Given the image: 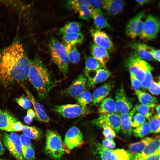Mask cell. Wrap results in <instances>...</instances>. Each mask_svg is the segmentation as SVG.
I'll use <instances>...</instances> for the list:
<instances>
[{
	"label": "cell",
	"instance_id": "ab89813d",
	"mask_svg": "<svg viewBox=\"0 0 160 160\" xmlns=\"http://www.w3.org/2000/svg\"><path fill=\"white\" fill-rule=\"evenodd\" d=\"M15 100L17 103L20 106L25 109H30L32 106L31 101L28 97L22 95L19 98H16Z\"/></svg>",
	"mask_w": 160,
	"mask_h": 160
},
{
	"label": "cell",
	"instance_id": "4dcf8cb0",
	"mask_svg": "<svg viewBox=\"0 0 160 160\" xmlns=\"http://www.w3.org/2000/svg\"><path fill=\"white\" fill-rule=\"evenodd\" d=\"M135 93L141 104L149 105H156L158 102L156 97L145 92L139 90L135 91Z\"/></svg>",
	"mask_w": 160,
	"mask_h": 160
},
{
	"label": "cell",
	"instance_id": "30bf717a",
	"mask_svg": "<svg viewBox=\"0 0 160 160\" xmlns=\"http://www.w3.org/2000/svg\"><path fill=\"white\" fill-rule=\"evenodd\" d=\"M115 102L116 113L119 115L129 112L132 108V100L127 96L123 83L116 92Z\"/></svg>",
	"mask_w": 160,
	"mask_h": 160
},
{
	"label": "cell",
	"instance_id": "f1b7e54d",
	"mask_svg": "<svg viewBox=\"0 0 160 160\" xmlns=\"http://www.w3.org/2000/svg\"><path fill=\"white\" fill-rule=\"evenodd\" d=\"M63 40L65 44L75 46L81 44L84 39V36L81 32L68 33L63 35Z\"/></svg>",
	"mask_w": 160,
	"mask_h": 160
},
{
	"label": "cell",
	"instance_id": "db71d44e",
	"mask_svg": "<svg viewBox=\"0 0 160 160\" xmlns=\"http://www.w3.org/2000/svg\"><path fill=\"white\" fill-rule=\"evenodd\" d=\"M151 1L150 0H136V3L139 5H142L150 3Z\"/></svg>",
	"mask_w": 160,
	"mask_h": 160
},
{
	"label": "cell",
	"instance_id": "6f0895ef",
	"mask_svg": "<svg viewBox=\"0 0 160 160\" xmlns=\"http://www.w3.org/2000/svg\"><path fill=\"white\" fill-rule=\"evenodd\" d=\"M155 108L156 109V111L157 112V115L159 118H160V105L158 104L155 106Z\"/></svg>",
	"mask_w": 160,
	"mask_h": 160
},
{
	"label": "cell",
	"instance_id": "f35d334b",
	"mask_svg": "<svg viewBox=\"0 0 160 160\" xmlns=\"http://www.w3.org/2000/svg\"><path fill=\"white\" fill-rule=\"evenodd\" d=\"M153 69V68L151 65L146 70L144 79L141 83L142 88L145 89H148L153 80V78L151 73Z\"/></svg>",
	"mask_w": 160,
	"mask_h": 160
},
{
	"label": "cell",
	"instance_id": "11a10c76",
	"mask_svg": "<svg viewBox=\"0 0 160 160\" xmlns=\"http://www.w3.org/2000/svg\"><path fill=\"white\" fill-rule=\"evenodd\" d=\"M5 149L1 141V137L0 135V156L4 154Z\"/></svg>",
	"mask_w": 160,
	"mask_h": 160
},
{
	"label": "cell",
	"instance_id": "f546056e",
	"mask_svg": "<svg viewBox=\"0 0 160 160\" xmlns=\"http://www.w3.org/2000/svg\"><path fill=\"white\" fill-rule=\"evenodd\" d=\"M84 73L86 77L89 76V73L92 71H95L101 69L106 68L98 60L92 57L88 56L85 60Z\"/></svg>",
	"mask_w": 160,
	"mask_h": 160
},
{
	"label": "cell",
	"instance_id": "ee69618b",
	"mask_svg": "<svg viewBox=\"0 0 160 160\" xmlns=\"http://www.w3.org/2000/svg\"><path fill=\"white\" fill-rule=\"evenodd\" d=\"M130 77L131 86L135 91L140 90L142 88L140 81L132 73H130Z\"/></svg>",
	"mask_w": 160,
	"mask_h": 160
},
{
	"label": "cell",
	"instance_id": "9f6ffc18",
	"mask_svg": "<svg viewBox=\"0 0 160 160\" xmlns=\"http://www.w3.org/2000/svg\"><path fill=\"white\" fill-rule=\"evenodd\" d=\"M24 120L25 123L28 124H30L32 122L33 119L30 118L26 115L24 118Z\"/></svg>",
	"mask_w": 160,
	"mask_h": 160
},
{
	"label": "cell",
	"instance_id": "3957f363",
	"mask_svg": "<svg viewBox=\"0 0 160 160\" xmlns=\"http://www.w3.org/2000/svg\"><path fill=\"white\" fill-rule=\"evenodd\" d=\"M49 47L52 60L60 71L66 76L69 71L70 62L64 45L53 38L50 41Z\"/></svg>",
	"mask_w": 160,
	"mask_h": 160
},
{
	"label": "cell",
	"instance_id": "74e56055",
	"mask_svg": "<svg viewBox=\"0 0 160 160\" xmlns=\"http://www.w3.org/2000/svg\"><path fill=\"white\" fill-rule=\"evenodd\" d=\"M150 133H158L160 132V118L156 115L148 119Z\"/></svg>",
	"mask_w": 160,
	"mask_h": 160
},
{
	"label": "cell",
	"instance_id": "52a82bcc",
	"mask_svg": "<svg viewBox=\"0 0 160 160\" xmlns=\"http://www.w3.org/2000/svg\"><path fill=\"white\" fill-rule=\"evenodd\" d=\"M160 20L157 17L148 15L144 21L143 29L139 36L146 41L154 39L157 37L160 30Z\"/></svg>",
	"mask_w": 160,
	"mask_h": 160
},
{
	"label": "cell",
	"instance_id": "7dc6e473",
	"mask_svg": "<svg viewBox=\"0 0 160 160\" xmlns=\"http://www.w3.org/2000/svg\"><path fill=\"white\" fill-rule=\"evenodd\" d=\"M103 135L107 139H113L116 136V134L114 130L108 127L103 128Z\"/></svg>",
	"mask_w": 160,
	"mask_h": 160
},
{
	"label": "cell",
	"instance_id": "91938a15",
	"mask_svg": "<svg viewBox=\"0 0 160 160\" xmlns=\"http://www.w3.org/2000/svg\"><path fill=\"white\" fill-rule=\"evenodd\" d=\"M0 160H5L0 158Z\"/></svg>",
	"mask_w": 160,
	"mask_h": 160
},
{
	"label": "cell",
	"instance_id": "60d3db41",
	"mask_svg": "<svg viewBox=\"0 0 160 160\" xmlns=\"http://www.w3.org/2000/svg\"><path fill=\"white\" fill-rule=\"evenodd\" d=\"M145 121V118L143 116L138 112H135L132 119V127L135 128L137 127Z\"/></svg>",
	"mask_w": 160,
	"mask_h": 160
},
{
	"label": "cell",
	"instance_id": "2e32d148",
	"mask_svg": "<svg viewBox=\"0 0 160 160\" xmlns=\"http://www.w3.org/2000/svg\"><path fill=\"white\" fill-rule=\"evenodd\" d=\"M27 95L28 97L31 101L34 109L36 117L38 121L44 123H47L50 118L47 115L43 105L37 102L32 94L23 85L19 83Z\"/></svg>",
	"mask_w": 160,
	"mask_h": 160
},
{
	"label": "cell",
	"instance_id": "f5cc1de1",
	"mask_svg": "<svg viewBox=\"0 0 160 160\" xmlns=\"http://www.w3.org/2000/svg\"><path fill=\"white\" fill-rule=\"evenodd\" d=\"M26 114V116L33 119L36 116L34 111L31 109H28Z\"/></svg>",
	"mask_w": 160,
	"mask_h": 160
},
{
	"label": "cell",
	"instance_id": "8fae6325",
	"mask_svg": "<svg viewBox=\"0 0 160 160\" xmlns=\"http://www.w3.org/2000/svg\"><path fill=\"white\" fill-rule=\"evenodd\" d=\"M92 124L100 128L109 127L117 132L121 129L120 116L116 113L101 115L94 119Z\"/></svg>",
	"mask_w": 160,
	"mask_h": 160
},
{
	"label": "cell",
	"instance_id": "8992f818",
	"mask_svg": "<svg viewBox=\"0 0 160 160\" xmlns=\"http://www.w3.org/2000/svg\"><path fill=\"white\" fill-rule=\"evenodd\" d=\"M2 139L4 146L12 156L17 160H25L20 136L17 133H4Z\"/></svg>",
	"mask_w": 160,
	"mask_h": 160
},
{
	"label": "cell",
	"instance_id": "4316f807",
	"mask_svg": "<svg viewBox=\"0 0 160 160\" xmlns=\"http://www.w3.org/2000/svg\"><path fill=\"white\" fill-rule=\"evenodd\" d=\"M98 112L101 115L116 113L115 101L110 97H106L100 102Z\"/></svg>",
	"mask_w": 160,
	"mask_h": 160
},
{
	"label": "cell",
	"instance_id": "83f0119b",
	"mask_svg": "<svg viewBox=\"0 0 160 160\" xmlns=\"http://www.w3.org/2000/svg\"><path fill=\"white\" fill-rule=\"evenodd\" d=\"M153 139V138L147 137L139 142L130 144L128 146L129 152L134 157L136 155L141 152Z\"/></svg>",
	"mask_w": 160,
	"mask_h": 160
},
{
	"label": "cell",
	"instance_id": "8d00e7d4",
	"mask_svg": "<svg viewBox=\"0 0 160 160\" xmlns=\"http://www.w3.org/2000/svg\"><path fill=\"white\" fill-rule=\"evenodd\" d=\"M134 135L137 137H142L150 133V128L148 124L145 121L139 127L135 128L133 130Z\"/></svg>",
	"mask_w": 160,
	"mask_h": 160
},
{
	"label": "cell",
	"instance_id": "ffe728a7",
	"mask_svg": "<svg viewBox=\"0 0 160 160\" xmlns=\"http://www.w3.org/2000/svg\"><path fill=\"white\" fill-rule=\"evenodd\" d=\"M113 84L110 82H107L96 89L92 95V105H95L100 103L109 94Z\"/></svg>",
	"mask_w": 160,
	"mask_h": 160
},
{
	"label": "cell",
	"instance_id": "b9f144b4",
	"mask_svg": "<svg viewBox=\"0 0 160 160\" xmlns=\"http://www.w3.org/2000/svg\"><path fill=\"white\" fill-rule=\"evenodd\" d=\"M22 153L24 158L27 160H34L35 159V152L32 145L22 150Z\"/></svg>",
	"mask_w": 160,
	"mask_h": 160
},
{
	"label": "cell",
	"instance_id": "e575fe53",
	"mask_svg": "<svg viewBox=\"0 0 160 160\" xmlns=\"http://www.w3.org/2000/svg\"><path fill=\"white\" fill-rule=\"evenodd\" d=\"M156 105H146L141 104L136 105L135 108L136 111L148 120L152 116L154 108Z\"/></svg>",
	"mask_w": 160,
	"mask_h": 160
},
{
	"label": "cell",
	"instance_id": "5b68a950",
	"mask_svg": "<svg viewBox=\"0 0 160 160\" xmlns=\"http://www.w3.org/2000/svg\"><path fill=\"white\" fill-rule=\"evenodd\" d=\"M126 64L129 73L134 75L141 83L144 79L146 70L151 65L141 58L134 51L130 53Z\"/></svg>",
	"mask_w": 160,
	"mask_h": 160
},
{
	"label": "cell",
	"instance_id": "1f68e13d",
	"mask_svg": "<svg viewBox=\"0 0 160 160\" xmlns=\"http://www.w3.org/2000/svg\"><path fill=\"white\" fill-rule=\"evenodd\" d=\"M81 24L79 22H72L65 25L59 30V33L63 35L80 31Z\"/></svg>",
	"mask_w": 160,
	"mask_h": 160
},
{
	"label": "cell",
	"instance_id": "4fadbf2b",
	"mask_svg": "<svg viewBox=\"0 0 160 160\" xmlns=\"http://www.w3.org/2000/svg\"><path fill=\"white\" fill-rule=\"evenodd\" d=\"M66 5L68 9L76 12L81 19L89 20L92 18V8L88 0H69Z\"/></svg>",
	"mask_w": 160,
	"mask_h": 160
},
{
	"label": "cell",
	"instance_id": "d590c367",
	"mask_svg": "<svg viewBox=\"0 0 160 160\" xmlns=\"http://www.w3.org/2000/svg\"><path fill=\"white\" fill-rule=\"evenodd\" d=\"M78 104L84 108L92 100V95L89 92L85 91L76 98Z\"/></svg>",
	"mask_w": 160,
	"mask_h": 160
},
{
	"label": "cell",
	"instance_id": "e0dca14e",
	"mask_svg": "<svg viewBox=\"0 0 160 160\" xmlns=\"http://www.w3.org/2000/svg\"><path fill=\"white\" fill-rule=\"evenodd\" d=\"M64 142L69 149H73L82 144L83 134L78 128L75 126L73 127L66 132Z\"/></svg>",
	"mask_w": 160,
	"mask_h": 160
},
{
	"label": "cell",
	"instance_id": "7bdbcfd3",
	"mask_svg": "<svg viewBox=\"0 0 160 160\" xmlns=\"http://www.w3.org/2000/svg\"><path fill=\"white\" fill-rule=\"evenodd\" d=\"M160 82L159 79L157 81L153 80L148 89L152 94L158 95L160 94Z\"/></svg>",
	"mask_w": 160,
	"mask_h": 160
},
{
	"label": "cell",
	"instance_id": "9a60e30c",
	"mask_svg": "<svg viewBox=\"0 0 160 160\" xmlns=\"http://www.w3.org/2000/svg\"><path fill=\"white\" fill-rule=\"evenodd\" d=\"M90 31L95 44L103 47L109 52L113 51L114 48L113 44L106 33L95 28L91 29Z\"/></svg>",
	"mask_w": 160,
	"mask_h": 160
},
{
	"label": "cell",
	"instance_id": "680465c9",
	"mask_svg": "<svg viewBox=\"0 0 160 160\" xmlns=\"http://www.w3.org/2000/svg\"><path fill=\"white\" fill-rule=\"evenodd\" d=\"M2 112V111L1 110V109H0V114Z\"/></svg>",
	"mask_w": 160,
	"mask_h": 160
},
{
	"label": "cell",
	"instance_id": "7a4b0ae2",
	"mask_svg": "<svg viewBox=\"0 0 160 160\" xmlns=\"http://www.w3.org/2000/svg\"><path fill=\"white\" fill-rule=\"evenodd\" d=\"M28 78L36 89L39 97L46 98L54 86L47 68L39 59L31 62Z\"/></svg>",
	"mask_w": 160,
	"mask_h": 160
},
{
	"label": "cell",
	"instance_id": "5bb4252c",
	"mask_svg": "<svg viewBox=\"0 0 160 160\" xmlns=\"http://www.w3.org/2000/svg\"><path fill=\"white\" fill-rule=\"evenodd\" d=\"M87 79L83 74H80L72 82L71 84L63 92L65 95L77 97L85 90L87 87Z\"/></svg>",
	"mask_w": 160,
	"mask_h": 160
},
{
	"label": "cell",
	"instance_id": "681fc988",
	"mask_svg": "<svg viewBox=\"0 0 160 160\" xmlns=\"http://www.w3.org/2000/svg\"><path fill=\"white\" fill-rule=\"evenodd\" d=\"M93 9H101L102 8L104 0H88Z\"/></svg>",
	"mask_w": 160,
	"mask_h": 160
},
{
	"label": "cell",
	"instance_id": "44dd1931",
	"mask_svg": "<svg viewBox=\"0 0 160 160\" xmlns=\"http://www.w3.org/2000/svg\"><path fill=\"white\" fill-rule=\"evenodd\" d=\"M17 121L16 118L10 112L7 110L2 111L0 114V129L14 132V125Z\"/></svg>",
	"mask_w": 160,
	"mask_h": 160
},
{
	"label": "cell",
	"instance_id": "9c48e42d",
	"mask_svg": "<svg viewBox=\"0 0 160 160\" xmlns=\"http://www.w3.org/2000/svg\"><path fill=\"white\" fill-rule=\"evenodd\" d=\"M53 110L63 117L73 118L89 114L90 111L76 104H68L55 106Z\"/></svg>",
	"mask_w": 160,
	"mask_h": 160
},
{
	"label": "cell",
	"instance_id": "7c38bea8",
	"mask_svg": "<svg viewBox=\"0 0 160 160\" xmlns=\"http://www.w3.org/2000/svg\"><path fill=\"white\" fill-rule=\"evenodd\" d=\"M145 12V10L138 12L128 22L125 28V33L127 36L135 39L140 36L143 29Z\"/></svg>",
	"mask_w": 160,
	"mask_h": 160
},
{
	"label": "cell",
	"instance_id": "ba28073f",
	"mask_svg": "<svg viewBox=\"0 0 160 160\" xmlns=\"http://www.w3.org/2000/svg\"><path fill=\"white\" fill-rule=\"evenodd\" d=\"M97 151L101 160H133V156L123 149L110 150L104 148L101 144L97 146Z\"/></svg>",
	"mask_w": 160,
	"mask_h": 160
},
{
	"label": "cell",
	"instance_id": "ac0fdd59",
	"mask_svg": "<svg viewBox=\"0 0 160 160\" xmlns=\"http://www.w3.org/2000/svg\"><path fill=\"white\" fill-rule=\"evenodd\" d=\"M160 152V138L157 136L146 146L140 153L134 156L133 160H145L147 157Z\"/></svg>",
	"mask_w": 160,
	"mask_h": 160
},
{
	"label": "cell",
	"instance_id": "f6af8a7d",
	"mask_svg": "<svg viewBox=\"0 0 160 160\" xmlns=\"http://www.w3.org/2000/svg\"><path fill=\"white\" fill-rule=\"evenodd\" d=\"M20 138L22 150L31 145V139L25 134H23L21 135L20 136Z\"/></svg>",
	"mask_w": 160,
	"mask_h": 160
},
{
	"label": "cell",
	"instance_id": "d6986e66",
	"mask_svg": "<svg viewBox=\"0 0 160 160\" xmlns=\"http://www.w3.org/2000/svg\"><path fill=\"white\" fill-rule=\"evenodd\" d=\"M125 5L123 0H105L103 1L102 8L109 15L114 16L123 10Z\"/></svg>",
	"mask_w": 160,
	"mask_h": 160
},
{
	"label": "cell",
	"instance_id": "d6a6232c",
	"mask_svg": "<svg viewBox=\"0 0 160 160\" xmlns=\"http://www.w3.org/2000/svg\"><path fill=\"white\" fill-rule=\"evenodd\" d=\"M69 62L73 63H78L80 60V55L75 46L70 44L64 45Z\"/></svg>",
	"mask_w": 160,
	"mask_h": 160
},
{
	"label": "cell",
	"instance_id": "bcb514c9",
	"mask_svg": "<svg viewBox=\"0 0 160 160\" xmlns=\"http://www.w3.org/2000/svg\"><path fill=\"white\" fill-rule=\"evenodd\" d=\"M148 51L151 54L153 58L155 60L160 62V50L157 49L151 46L147 45Z\"/></svg>",
	"mask_w": 160,
	"mask_h": 160
},
{
	"label": "cell",
	"instance_id": "277c9868",
	"mask_svg": "<svg viewBox=\"0 0 160 160\" xmlns=\"http://www.w3.org/2000/svg\"><path fill=\"white\" fill-rule=\"evenodd\" d=\"M46 153L55 160H60L64 153L62 140L57 132L51 130L46 134V142L45 147Z\"/></svg>",
	"mask_w": 160,
	"mask_h": 160
},
{
	"label": "cell",
	"instance_id": "d4e9b609",
	"mask_svg": "<svg viewBox=\"0 0 160 160\" xmlns=\"http://www.w3.org/2000/svg\"><path fill=\"white\" fill-rule=\"evenodd\" d=\"M147 45L145 44L137 42H132L129 44L130 47L143 60L148 61H155L147 50Z\"/></svg>",
	"mask_w": 160,
	"mask_h": 160
},
{
	"label": "cell",
	"instance_id": "6da1fadb",
	"mask_svg": "<svg viewBox=\"0 0 160 160\" xmlns=\"http://www.w3.org/2000/svg\"><path fill=\"white\" fill-rule=\"evenodd\" d=\"M31 62L22 45L17 41L0 53V82L6 87L28 78Z\"/></svg>",
	"mask_w": 160,
	"mask_h": 160
},
{
	"label": "cell",
	"instance_id": "7402d4cb",
	"mask_svg": "<svg viewBox=\"0 0 160 160\" xmlns=\"http://www.w3.org/2000/svg\"><path fill=\"white\" fill-rule=\"evenodd\" d=\"M95 72L93 76H89L87 79V86L89 88H92L96 84L105 81L111 75L110 71L106 68L99 69Z\"/></svg>",
	"mask_w": 160,
	"mask_h": 160
},
{
	"label": "cell",
	"instance_id": "c3c4849f",
	"mask_svg": "<svg viewBox=\"0 0 160 160\" xmlns=\"http://www.w3.org/2000/svg\"><path fill=\"white\" fill-rule=\"evenodd\" d=\"M101 144L104 148L110 150L114 148L116 146L115 143L113 139L106 138L103 140Z\"/></svg>",
	"mask_w": 160,
	"mask_h": 160
},
{
	"label": "cell",
	"instance_id": "f907efd6",
	"mask_svg": "<svg viewBox=\"0 0 160 160\" xmlns=\"http://www.w3.org/2000/svg\"><path fill=\"white\" fill-rule=\"evenodd\" d=\"M24 125L20 121H17L14 125L13 130L15 132H20L22 131Z\"/></svg>",
	"mask_w": 160,
	"mask_h": 160
},
{
	"label": "cell",
	"instance_id": "836d02e7",
	"mask_svg": "<svg viewBox=\"0 0 160 160\" xmlns=\"http://www.w3.org/2000/svg\"><path fill=\"white\" fill-rule=\"evenodd\" d=\"M22 131L31 139L39 140L42 136L41 130L35 127L24 125Z\"/></svg>",
	"mask_w": 160,
	"mask_h": 160
},
{
	"label": "cell",
	"instance_id": "603a6c76",
	"mask_svg": "<svg viewBox=\"0 0 160 160\" xmlns=\"http://www.w3.org/2000/svg\"><path fill=\"white\" fill-rule=\"evenodd\" d=\"M134 107L128 112L119 115L121 129L123 133L129 135L132 134V121L133 117L136 112Z\"/></svg>",
	"mask_w": 160,
	"mask_h": 160
},
{
	"label": "cell",
	"instance_id": "484cf974",
	"mask_svg": "<svg viewBox=\"0 0 160 160\" xmlns=\"http://www.w3.org/2000/svg\"><path fill=\"white\" fill-rule=\"evenodd\" d=\"M92 18L96 29L100 30L105 28H111V26L105 19L101 9H92Z\"/></svg>",
	"mask_w": 160,
	"mask_h": 160
},
{
	"label": "cell",
	"instance_id": "816d5d0a",
	"mask_svg": "<svg viewBox=\"0 0 160 160\" xmlns=\"http://www.w3.org/2000/svg\"><path fill=\"white\" fill-rule=\"evenodd\" d=\"M160 152L150 156L145 160H160Z\"/></svg>",
	"mask_w": 160,
	"mask_h": 160
},
{
	"label": "cell",
	"instance_id": "cb8c5ba5",
	"mask_svg": "<svg viewBox=\"0 0 160 160\" xmlns=\"http://www.w3.org/2000/svg\"><path fill=\"white\" fill-rule=\"evenodd\" d=\"M91 52L92 57L105 66L110 59L108 52L106 49L94 44L91 46Z\"/></svg>",
	"mask_w": 160,
	"mask_h": 160
}]
</instances>
